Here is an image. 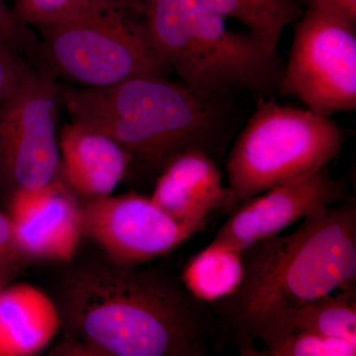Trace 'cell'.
Returning a JSON list of instances; mask_svg holds the SVG:
<instances>
[{
	"instance_id": "obj_1",
	"label": "cell",
	"mask_w": 356,
	"mask_h": 356,
	"mask_svg": "<svg viewBox=\"0 0 356 356\" xmlns=\"http://www.w3.org/2000/svg\"><path fill=\"white\" fill-rule=\"evenodd\" d=\"M57 306L72 355L207 356L222 339L210 304L172 275L110 259L67 271Z\"/></svg>"
},
{
	"instance_id": "obj_2",
	"label": "cell",
	"mask_w": 356,
	"mask_h": 356,
	"mask_svg": "<svg viewBox=\"0 0 356 356\" xmlns=\"http://www.w3.org/2000/svg\"><path fill=\"white\" fill-rule=\"evenodd\" d=\"M243 259L236 291L210 304L222 339L231 337L241 355L254 341L282 339L288 316L307 302L356 290L355 199L312 211L289 235L243 248Z\"/></svg>"
},
{
	"instance_id": "obj_3",
	"label": "cell",
	"mask_w": 356,
	"mask_h": 356,
	"mask_svg": "<svg viewBox=\"0 0 356 356\" xmlns=\"http://www.w3.org/2000/svg\"><path fill=\"white\" fill-rule=\"evenodd\" d=\"M60 89L72 121L118 143L130 154V170L159 175L186 152L212 156L226 139L213 96L198 95L168 76H135L105 88L60 83Z\"/></svg>"
},
{
	"instance_id": "obj_4",
	"label": "cell",
	"mask_w": 356,
	"mask_h": 356,
	"mask_svg": "<svg viewBox=\"0 0 356 356\" xmlns=\"http://www.w3.org/2000/svg\"><path fill=\"white\" fill-rule=\"evenodd\" d=\"M147 33L159 55L194 92L222 89L266 95L278 90L282 60L250 32L232 31L226 19L198 0H140Z\"/></svg>"
},
{
	"instance_id": "obj_5",
	"label": "cell",
	"mask_w": 356,
	"mask_h": 356,
	"mask_svg": "<svg viewBox=\"0 0 356 356\" xmlns=\"http://www.w3.org/2000/svg\"><path fill=\"white\" fill-rule=\"evenodd\" d=\"M346 140L330 116L259 98L229 154L225 209L329 165Z\"/></svg>"
},
{
	"instance_id": "obj_6",
	"label": "cell",
	"mask_w": 356,
	"mask_h": 356,
	"mask_svg": "<svg viewBox=\"0 0 356 356\" xmlns=\"http://www.w3.org/2000/svg\"><path fill=\"white\" fill-rule=\"evenodd\" d=\"M35 29L51 74L74 86L105 88L135 76L172 74L152 43L140 0Z\"/></svg>"
},
{
	"instance_id": "obj_7",
	"label": "cell",
	"mask_w": 356,
	"mask_h": 356,
	"mask_svg": "<svg viewBox=\"0 0 356 356\" xmlns=\"http://www.w3.org/2000/svg\"><path fill=\"white\" fill-rule=\"evenodd\" d=\"M280 95L294 96L316 113L356 108L355 25L309 3L295 22Z\"/></svg>"
},
{
	"instance_id": "obj_8",
	"label": "cell",
	"mask_w": 356,
	"mask_h": 356,
	"mask_svg": "<svg viewBox=\"0 0 356 356\" xmlns=\"http://www.w3.org/2000/svg\"><path fill=\"white\" fill-rule=\"evenodd\" d=\"M60 81L32 67L10 97L0 102V173L19 189L48 186L60 178Z\"/></svg>"
},
{
	"instance_id": "obj_9",
	"label": "cell",
	"mask_w": 356,
	"mask_h": 356,
	"mask_svg": "<svg viewBox=\"0 0 356 356\" xmlns=\"http://www.w3.org/2000/svg\"><path fill=\"white\" fill-rule=\"evenodd\" d=\"M81 232L109 259L140 266L163 257L205 228V222H181L138 193L90 199L79 204Z\"/></svg>"
},
{
	"instance_id": "obj_10",
	"label": "cell",
	"mask_w": 356,
	"mask_h": 356,
	"mask_svg": "<svg viewBox=\"0 0 356 356\" xmlns=\"http://www.w3.org/2000/svg\"><path fill=\"white\" fill-rule=\"evenodd\" d=\"M348 186L332 177L327 165L293 178L248 199L229 211L214 238L243 250L278 235L312 211L346 201Z\"/></svg>"
},
{
	"instance_id": "obj_11",
	"label": "cell",
	"mask_w": 356,
	"mask_h": 356,
	"mask_svg": "<svg viewBox=\"0 0 356 356\" xmlns=\"http://www.w3.org/2000/svg\"><path fill=\"white\" fill-rule=\"evenodd\" d=\"M62 178L16 191L11 204L16 243L25 259L70 261L81 234L79 204Z\"/></svg>"
},
{
	"instance_id": "obj_12",
	"label": "cell",
	"mask_w": 356,
	"mask_h": 356,
	"mask_svg": "<svg viewBox=\"0 0 356 356\" xmlns=\"http://www.w3.org/2000/svg\"><path fill=\"white\" fill-rule=\"evenodd\" d=\"M60 178L86 200L111 195L131 166L130 154L106 134L79 122L58 133Z\"/></svg>"
},
{
	"instance_id": "obj_13",
	"label": "cell",
	"mask_w": 356,
	"mask_h": 356,
	"mask_svg": "<svg viewBox=\"0 0 356 356\" xmlns=\"http://www.w3.org/2000/svg\"><path fill=\"white\" fill-rule=\"evenodd\" d=\"M151 198L178 222H205L212 211L225 209L229 191L212 156L189 151L159 173Z\"/></svg>"
},
{
	"instance_id": "obj_14",
	"label": "cell",
	"mask_w": 356,
	"mask_h": 356,
	"mask_svg": "<svg viewBox=\"0 0 356 356\" xmlns=\"http://www.w3.org/2000/svg\"><path fill=\"white\" fill-rule=\"evenodd\" d=\"M60 327L58 306L42 290L25 283L0 290V356L37 355Z\"/></svg>"
},
{
	"instance_id": "obj_15",
	"label": "cell",
	"mask_w": 356,
	"mask_h": 356,
	"mask_svg": "<svg viewBox=\"0 0 356 356\" xmlns=\"http://www.w3.org/2000/svg\"><path fill=\"white\" fill-rule=\"evenodd\" d=\"M243 276V250L214 238L187 261L181 280L195 298L213 304L235 292Z\"/></svg>"
},
{
	"instance_id": "obj_16",
	"label": "cell",
	"mask_w": 356,
	"mask_h": 356,
	"mask_svg": "<svg viewBox=\"0 0 356 356\" xmlns=\"http://www.w3.org/2000/svg\"><path fill=\"white\" fill-rule=\"evenodd\" d=\"M225 19L233 18L248 28L270 50L278 51L285 28L304 13L298 0H198Z\"/></svg>"
},
{
	"instance_id": "obj_17",
	"label": "cell",
	"mask_w": 356,
	"mask_h": 356,
	"mask_svg": "<svg viewBox=\"0 0 356 356\" xmlns=\"http://www.w3.org/2000/svg\"><path fill=\"white\" fill-rule=\"evenodd\" d=\"M298 331L356 344V290H339L337 294L318 297L295 309L285 323L284 337Z\"/></svg>"
},
{
	"instance_id": "obj_18",
	"label": "cell",
	"mask_w": 356,
	"mask_h": 356,
	"mask_svg": "<svg viewBox=\"0 0 356 356\" xmlns=\"http://www.w3.org/2000/svg\"><path fill=\"white\" fill-rule=\"evenodd\" d=\"M125 0H14V14L31 28L81 19Z\"/></svg>"
},
{
	"instance_id": "obj_19",
	"label": "cell",
	"mask_w": 356,
	"mask_h": 356,
	"mask_svg": "<svg viewBox=\"0 0 356 356\" xmlns=\"http://www.w3.org/2000/svg\"><path fill=\"white\" fill-rule=\"evenodd\" d=\"M245 355L254 356H355L356 344L317 332L298 331L266 346L252 348Z\"/></svg>"
},
{
	"instance_id": "obj_20",
	"label": "cell",
	"mask_w": 356,
	"mask_h": 356,
	"mask_svg": "<svg viewBox=\"0 0 356 356\" xmlns=\"http://www.w3.org/2000/svg\"><path fill=\"white\" fill-rule=\"evenodd\" d=\"M0 42L24 58L32 67L47 69L38 35L16 17L6 0H0Z\"/></svg>"
},
{
	"instance_id": "obj_21",
	"label": "cell",
	"mask_w": 356,
	"mask_h": 356,
	"mask_svg": "<svg viewBox=\"0 0 356 356\" xmlns=\"http://www.w3.org/2000/svg\"><path fill=\"white\" fill-rule=\"evenodd\" d=\"M31 65L7 47L0 48V102L16 92Z\"/></svg>"
},
{
	"instance_id": "obj_22",
	"label": "cell",
	"mask_w": 356,
	"mask_h": 356,
	"mask_svg": "<svg viewBox=\"0 0 356 356\" xmlns=\"http://www.w3.org/2000/svg\"><path fill=\"white\" fill-rule=\"evenodd\" d=\"M26 259L21 254L17 243L13 220L0 212V262H20Z\"/></svg>"
},
{
	"instance_id": "obj_23",
	"label": "cell",
	"mask_w": 356,
	"mask_h": 356,
	"mask_svg": "<svg viewBox=\"0 0 356 356\" xmlns=\"http://www.w3.org/2000/svg\"><path fill=\"white\" fill-rule=\"evenodd\" d=\"M312 3L356 24V0H310Z\"/></svg>"
},
{
	"instance_id": "obj_24",
	"label": "cell",
	"mask_w": 356,
	"mask_h": 356,
	"mask_svg": "<svg viewBox=\"0 0 356 356\" xmlns=\"http://www.w3.org/2000/svg\"><path fill=\"white\" fill-rule=\"evenodd\" d=\"M20 266V262H0V280H13Z\"/></svg>"
},
{
	"instance_id": "obj_25",
	"label": "cell",
	"mask_w": 356,
	"mask_h": 356,
	"mask_svg": "<svg viewBox=\"0 0 356 356\" xmlns=\"http://www.w3.org/2000/svg\"><path fill=\"white\" fill-rule=\"evenodd\" d=\"M11 280H0V290L3 289L4 287H6L8 285L9 281Z\"/></svg>"
},
{
	"instance_id": "obj_26",
	"label": "cell",
	"mask_w": 356,
	"mask_h": 356,
	"mask_svg": "<svg viewBox=\"0 0 356 356\" xmlns=\"http://www.w3.org/2000/svg\"><path fill=\"white\" fill-rule=\"evenodd\" d=\"M1 47H7V46H6V44H2L1 42H0V48H1ZM7 48H8V47H7Z\"/></svg>"
}]
</instances>
